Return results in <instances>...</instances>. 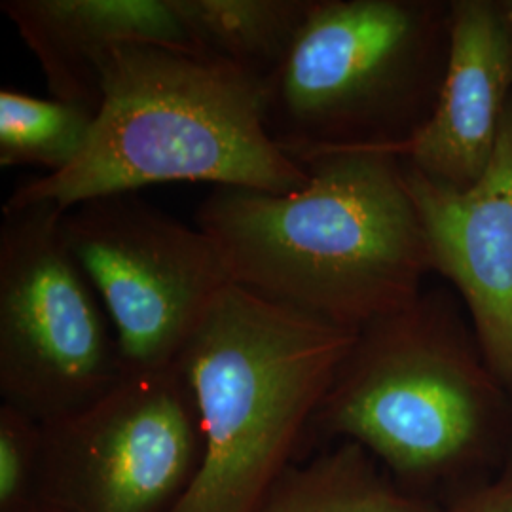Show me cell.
I'll return each instance as SVG.
<instances>
[{
	"label": "cell",
	"mask_w": 512,
	"mask_h": 512,
	"mask_svg": "<svg viewBox=\"0 0 512 512\" xmlns=\"http://www.w3.org/2000/svg\"><path fill=\"white\" fill-rule=\"evenodd\" d=\"M293 194L215 188L196 211L232 283L342 329L359 330L421 294L433 260L391 148L306 162Z\"/></svg>",
	"instance_id": "obj_1"
},
{
	"label": "cell",
	"mask_w": 512,
	"mask_h": 512,
	"mask_svg": "<svg viewBox=\"0 0 512 512\" xmlns=\"http://www.w3.org/2000/svg\"><path fill=\"white\" fill-rule=\"evenodd\" d=\"M355 442L406 494L431 505L512 456V395L454 298L421 293L359 330L306 442Z\"/></svg>",
	"instance_id": "obj_2"
},
{
	"label": "cell",
	"mask_w": 512,
	"mask_h": 512,
	"mask_svg": "<svg viewBox=\"0 0 512 512\" xmlns=\"http://www.w3.org/2000/svg\"><path fill=\"white\" fill-rule=\"evenodd\" d=\"M162 183H209L293 194L310 171L264 124V84L207 55L164 46L118 48L82 154L67 169L19 184L4 209L139 194Z\"/></svg>",
	"instance_id": "obj_3"
},
{
	"label": "cell",
	"mask_w": 512,
	"mask_h": 512,
	"mask_svg": "<svg viewBox=\"0 0 512 512\" xmlns=\"http://www.w3.org/2000/svg\"><path fill=\"white\" fill-rule=\"evenodd\" d=\"M357 334L228 285L179 361L202 421L203 456L173 512L258 511L306 444Z\"/></svg>",
	"instance_id": "obj_4"
},
{
	"label": "cell",
	"mask_w": 512,
	"mask_h": 512,
	"mask_svg": "<svg viewBox=\"0 0 512 512\" xmlns=\"http://www.w3.org/2000/svg\"><path fill=\"white\" fill-rule=\"evenodd\" d=\"M450 48V4L313 0L264 84V124L298 164L346 148H401L431 118Z\"/></svg>",
	"instance_id": "obj_5"
},
{
	"label": "cell",
	"mask_w": 512,
	"mask_h": 512,
	"mask_svg": "<svg viewBox=\"0 0 512 512\" xmlns=\"http://www.w3.org/2000/svg\"><path fill=\"white\" fill-rule=\"evenodd\" d=\"M48 203L2 207L0 395L50 425L88 408L124 378L109 315Z\"/></svg>",
	"instance_id": "obj_6"
},
{
	"label": "cell",
	"mask_w": 512,
	"mask_h": 512,
	"mask_svg": "<svg viewBox=\"0 0 512 512\" xmlns=\"http://www.w3.org/2000/svg\"><path fill=\"white\" fill-rule=\"evenodd\" d=\"M63 228L109 315L124 376L179 366L203 317L232 285L215 243L139 194L78 203L65 211Z\"/></svg>",
	"instance_id": "obj_7"
},
{
	"label": "cell",
	"mask_w": 512,
	"mask_h": 512,
	"mask_svg": "<svg viewBox=\"0 0 512 512\" xmlns=\"http://www.w3.org/2000/svg\"><path fill=\"white\" fill-rule=\"evenodd\" d=\"M202 456L181 366L124 376L88 408L44 425L46 512H173Z\"/></svg>",
	"instance_id": "obj_8"
},
{
	"label": "cell",
	"mask_w": 512,
	"mask_h": 512,
	"mask_svg": "<svg viewBox=\"0 0 512 512\" xmlns=\"http://www.w3.org/2000/svg\"><path fill=\"white\" fill-rule=\"evenodd\" d=\"M404 179L433 272L458 289L486 363L512 395V97L492 162L473 186L440 183L406 162Z\"/></svg>",
	"instance_id": "obj_9"
},
{
	"label": "cell",
	"mask_w": 512,
	"mask_h": 512,
	"mask_svg": "<svg viewBox=\"0 0 512 512\" xmlns=\"http://www.w3.org/2000/svg\"><path fill=\"white\" fill-rule=\"evenodd\" d=\"M512 97V37L503 2H450V48L439 99L404 145V162L469 188L492 162Z\"/></svg>",
	"instance_id": "obj_10"
},
{
	"label": "cell",
	"mask_w": 512,
	"mask_h": 512,
	"mask_svg": "<svg viewBox=\"0 0 512 512\" xmlns=\"http://www.w3.org/2000/svg\"><path fill=\"white\" fill-rule=\"evenodd\" d=\"M0 10L35 55L50 97L103 103V74L124 46H164L198 54L175 0H2Z\"/></svg>",
	"instance_id": "obj_11"
},
{
	"label": "cell",
	"mask_w": 512,
	"mask_h": 512,
	"mask_svg": "<svg viewBox=\"0 0 512 512\" xmlns=\"http://www.w3.org/2000/svg\"><path fill=\"white\" fill-rule=\"evenodd\" d=\"M200 55L266 84L291 52L313 0H175Z\"/></svg>",
	"instance_id": "obj_12"
},
{
	"label": "cell",
	"mask_w": 512,
	"mask_h": 512,
	"mask_svg": "<svg viewBox=\"0 0 512 512\" xmlns=\"http://www.w3.org/2000/svg\"><path fill=\"white\" fill-rule=\"evenodd\" d=\"M401 490L355 442H338L304 465H291L256 512H429Z\"/></svg>",
	"instance_id": "obj_13"
},
{
	"label": "cell",
	"mask_w": 512,
	"mask_h": 512,
	"mask_svg": "<svg viewBox=\"0 0 512 512\" xmlns=\"http://www.w3.org/2000/svg\"><path fill=\"white\" fill-rule=\"evenodd\" d=\"M95 116L76 103L2 88L0 165L38 167L44 175L67 169L88 145Z\"/></svg>",
	"instance_id": "obj_14"
},
{
	"label": "cell",
	"mask_w": 512,
	"mask_h": 512,
	"mask_svg": "<svg viewBox=\"0 0 512 512\" xmlns=\"http://www.w3.org/2000/svg\"><path fill=\"white\" fill-rule=\"evenodd\" d=\"M0 512H46L44 425L0 404Z\"/></svg>",
	"instance_id": "obj_15"
},
{
	"label": "cell",
	"mask_w": 512,
	"mask_h": 512,
	"mask_svg": "<svg viewBox=\"0 0 512 512\" xmlns=\"http://www.w3.org/2000/svg\"><path fill=\"white\" fill-rule=\"evenodd\" d=\"M429 512H512V456L494 475L433 505Z\"/></svg>",
	"instance_id": "obj_16"
},
{
	"label": "cell",
	"mask_w": 512,
	"mask_h": 512,
	"mask_svg": "<svg viewBox=\"0 0 512 512\" xmlns=\"http://www.w3.org/2000/svg\"><path fill=\"white\" fill-rule=\"evenodd\" d=\"M503 10H505V18H507V23H509V31H511L512 37V0L503 2Z\"/></svg>",
	"instance_id": "obj_17"
}]
</instances>
